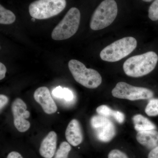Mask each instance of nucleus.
<instances>
[{
  "label": "nucleus",
  "instance_id": "nucleus-1",
  "mask_svg": "<svg viewBox=\"0 0 158 158\" xmlns=\"http://www.w3.org/2000/svg\"><path fill=\"white\" fill-rule=\"evenodd\" d=\"M158 61L157 55L155 52H147L127 59L123 64V70L128 76L133 77L144 76L154 70Z\"/></svg>",
  "mask_w": 158,
  "mask_h": 158
},
{
  "label": "nucleus",
  "instance_id": "nucleus-2",
  "mask_svg": "<svg viewBox=\"0 0 158 158\" xmlns=\"http://www.w3.org/2000/svg\"><path fill=\"white\" fill-rule=\"evenodd\" d=\"M137 41L133 37H124L105 48L101 52L102 60L108 62H116L130 55L136 48Z\"/></svg>",
  "mask_w": 158,
  "mask_h": 158
},
{
  "label": "nucleus",
  "instance_id": "nucleus-3",
  "mask_svg": "<svg viewBox=\"0 0 158 158\" xmlns=\"http://www.w3.org/2000/svg\"><path fill=\"white\" fill-rule=\"evenodd\" d=\"M118 13L117 3L115 0H105L94 12L90 22V28L98 31L110 25L116 19Z\"/></svg>",
  "mask_w": 158,
  "mask_h": 158
},
{
  "label": "nucleus",
  "instance_id": "nucleus-4",
  "mask_svg": "<svg viewBox=\"0 0 158 158\" xmlns=\"http://www.w3.org/2000/svg\"><path fill=\"white\" fill-rule=\"evenodd\" d=\"M68 66L75 80L84 87L94 89L101 84L102 78L98 72L86 68L81 62L72 59L69 62Z\"/></svg>",
  "mask_w": 158,
  "mask_h": 158
},
{
  "label": "nucleus",
  "instance_id": "nucleus-5",
  "mask_svg": "<svg viewBox=\"0 0 158 158\" xmlns=\"http://www.w3.org/2000/svg\"><path fill=\"white\" fill-rule=\"evenodd\" d=\"M81 19L78 9L73 7L66 13L63 19L53 30L52 37L54 40H64L70 38L76 33Z\"/></svg>",
  "mask_w": 158,
  "mask_h": 158
},
{
  "label": "nucleus",
  "instance_id": "nucleus-6",
  "mask_svg": "<svg viewBox=\"0 0 158 158\" xmlns=\"http://www.w3.org/2000/svg\"><path fill=\"white\" fill-rule=\"evenodd\" d=\"M66 5L65 0H37L30 4L29 13L35 19H47L59 14Z\"/></svg>",
  "mask_w": 158,
  "mask_h": 158
},
{
  "label": "nucleus",
  "instance_id": "nucleus-7",
  "mask_svg": "<svg viewBox=\"0 0 158 158\" xmlns=\"http://www.w3.org/2000/svg\"><path fill=\"white\" fill-rule=\"evenodd\" d=\"M113 97L131 101L148 99L152 98V90L144 88L135 87L125 82H118L112 91Z\"/></svg>",
  "mask_w": 158,
  "mask_h": 158
},
{
  "label": "nucleus",
  "instance_id": "nucleus-8",
  "mask_svg": "<svg viewBox=\"0 0 158 158\" xmlns=\"http://www.w3.org/2000/svg\"><path fill=\"white\" fill-rule=\"evenodd\" d=\"M90 124L97 138L102 142H109L116 135L115 126L107 117L100 115L94 116L90 119Z\"/></svg>",
  "mask_w": 158,
  "mask_h": 158
},
{
  "label": "nucleus",
  "instance_id": "nucleus-9",
  "mask_svg": "<svg viewBox=\"0 0 158 158\" xmlns=\"http://www.w3.org/2000/svg\"><path fill=\"white\" fill-rule=\"evenodd\" d=\"M15 126L19 131L25 132L31 127L30 122L27 120L30 113L27 110V106L21 99L17 98L13 101L11 106Z\"/></svg>",
  "mask_w": 158,
  "mask_h": 158
},
{
  "label": "nucleus",
  "instance_id": "nucleus-10",
  "mask_svg": "<svg viewBox=\"0 0 158 158\" xmlns=\"http://www.w3.org/2000/svg\"><path fill=\"white\" fill-rule=\"evenodd\" d=\"M34 99L41 106L46 113L52 114L56 112V105L51 96L50 91L47 87L37 88L34 92Z\"/></svg>",
  "mask_w": 158,
  "mask_h": 158
},
{
  "label": "nucleus",
  "instance_id": "nucleus-11",
  "mask_svg": "<svg viewBox=\"0 0 158 158\" xmlns=\"http://www.w3.org/2000/svg\"><path fill=\"white\" fill-rule=\"evenodd\" d=\"M65 135L68 143L73 146H78L82 143L83 133L81 124L77 119H72L69 122L65 131Z\"/></svg>",
  "mask_w": 158,
  "mask_h": 158
},
{
  "label": "nucleus",
  "instance_id": "nucleus-12",
  "mask_svg": "<svg viewBox=\"0 0 158 158\" xmlns=\"http://www.w3.org/2000/svg\"><path fill=\"white\" fill-rule=\"evenodd\" d=\"M57 135L54 131L48 133L43 140L39 152L40 155L44 158H52L56 149Z\"/></svg>",
  "mask_w": 158,
  "mask_h": 158
},
{
  "label": "nucleus",
  "instance_id": "nucleus-13",
  "mask_svg": "<svg viewBox=\"0 0 158 158\" xmlns=\"http://www.w3.org/2000/svg\"><path fill=\"white\" fill-rule=\"evenodd\" d=\"M136 139L140 144L151 150L158 147V132L154 130L139 132Z\"/></svg>",
  "mask_w": 158,
  "mask_h": 158
},
{
  "label": "nucleus",
  "instance_id": "nucleus-14",
  "mask_svg": "<svg viewBox=\"0 0 158 158\" xmlns=\"http://www.w3.org/2000/svg\"><path fill=\"white\" fill-rule=\"evenodd\" d=\"M135 129L139 132L155 130V125L149 119L140 114L136 115L133 117Z\"/></svg>",
  "mask_w": 158,
  "mask_h": 158
},
{
  "label": "nucleus",
  "instance_id": "nucleus-15",
  "mask_svg": "<svg viewBox=\"0 0 158 158\" xmlns=\"http://www.w3.org/2000/svg\"><path fill=\"white\" fill-rule=\"evenodd\" d=\"M53 95L57 98L64 99L66 101H71L73 98L72 91L67 88L58 86L54 88L52 91Z\"/></svg>",
  "mask_w": 158,
  "mask_h": 158
},
{
  "label": "nucleus",
  "instance_id": "nucleus-16",
  "mask_svg": "<svg viewBox=\"0 0 158 158\" xmlns=\"http://www.w3.org/2000/svg\"><path fill=\"white\" fill-rule=\"evenodd\" d=\"M16 17L14 13L9 10L5 9L0 5V23L1 24H11L15 21Z\"/></svg>",
  "mask_w": 158,
  "mask_h": 158
},
{
  "label": "nucleus",
  "instance_id": "nucleus-17",
  "mask_svg": "<svg viewBox=\"0 0 158 158\" xmlns=\"http://www.w3.org/2000/svg\"><path fill=\"white\" fill-rule=\"evenodd\" d=\"M71 150L70 144L66 141L61 144L55 155L54 158H68L69 154Z\"/></svg>",
  "mask_w": 158,
  "mask_h": 158
},
{
  "label": "nucleus",
  "instance_id": "nucleus-18",
  "mask_svg": "<svg viewBox=\"0 0 158 158\" xmlns=\"http://www.w3.org/2000/svg\"><path fill=\"white\" fill-rule=\"evenodd\" d=\"M145 112L150 116L158 115V99H152L146 106Z\"/></svg>",
  "mask_w": 158,
  "mask_h": 158
},
{
  "label": "nucleus",
  "instance_id": "nucleus-19",
  "mask_svg": "<svg viewBox=\"0 0 158 158\" xmlns=\"http://www.w3.org/2000/svg\"><path fill=\"white\" fill-rule=\"evenodd\" d=\"M148 17L150 19L155 21L158 20V0H155L151 5L148 9Z\"/></svg>",
  "mask_w": 158,
  "mask_h": 158
},
{
  "label": "nucleus",
  "instance_id": "nucleus-20",
  "mask_svg": "<svg viewBox=\"0 0 158 158\" xmlns=\"http://www.w3.org/2000/svg\"><path fill=\"white\" fill-rule=\"evenodd\" d=\"M96 112L100 116L108 117L113 116L115 111L112 110L106 105H102L96 109Z\"/></svg>",
  "mask_w": 158,
  "mask_h": 158
},
{
  "label": "nucleus",
  "instance_id": "nucleus-21",
  "mask_svg": "<svg viewBox=\"0 0 158 158\" xmlns=\"http://www.w3.org/2000/svg\"><path fill=\"white\" fill-rule=\"evenodd\" d=\"M108 158H128L125 153L119 150L114 149L110 151Z\"/></svg>",
  "mask_w": 158,
  "mask_h": 158
},
{
  "label": "nucleus",
  "instance_id": "nucleus-22",
  "mask_svg": "<svg viewBox=\"0 0 158 158\" xmlns=\"http://www.w3.org/2000/svg\"><path fill=\"white\" fill-rule=\"evenodd\" d=\"M113 117L119 123H122L125 120L124 114L119 111H115Z\"/></svg>",
  "mask_w": 158,
  "mask_h": 158
},
{
  "label": "nucleus",
  "instance_id": "nucleus-23",
  "mask_svg": "<svg viewBox=\"0 0 158 158\" xmlns=\"http://www.w3.org/2000/svg\"><path fill=\"white\" fill-rule=\"evenodd\" d=\"M9 102V98L6 95H0V109L2 110Z\"/></svg>",
  "mask_w": 158,
  "mask_h": 158
},
{
  "label": "nucleus",
  "instance_id": "nucleus-24",
  "mask_svg": "<svg viewBox=\"0 0 158 158\" xmlns=\"http://www.w3.org/2000/svg\"><path fill=\"white\" fill-rule=\"evenodd\" d=\"M6 66L1 62L0 63V80H2L4 79L6 76Z\"/></svg>",
  "mask_w": 158,
  "mask_h": 158
},
{
  "label": "nucleus",
  "instance_id": "nucleus-25",
  "mask_svg": "<svg viewBox=\"0 0 158 158\" xmlns=\"http://www.w3.org/2000/svg\"><path fill=\"white\" fill-rule=\"evenodd\" d=\"M148 158H158V147L151 151Z\"/></svg>",
  "mask_w": 158,
  "mask_h": 158
},
{
  "label": "nucleus",
  "instance_id": "nucleus-26",
  "mask_svg": "<svg viewBox=\"0 0 158 158\" xmlns=\"http://www.w3.org/2000/svg\"><path fill=\"white\" fill-rule=\"evenodd\" d=\"M7 158H23L20 154L17 152H11L8 155Z\"/></svg>",
  "mask_w": 158,
  "mask_h": 158
},
{
  "label": "nucleus",
  "instance_id": "nucleus-27",
  "mask_svg": "<svg viewBox=\"0 0 158 158\" xmlns=\"http://www.w3.org/2000/svg\"><path fill=\"white\" fill-rule=\"evenodd\" d=\"M142 1L145 2H151L152 1V0H142Z\"/></svg>",
  "mask_w": 158,
  "mask_h": 158
}]
</instances>
